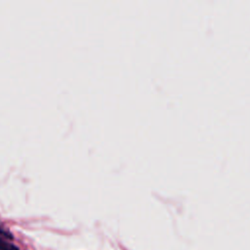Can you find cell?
Instances as JSON below:
<instances>
[{"label": "cell", "mask_w": 250, "mask_h": 250, "mask_svg": "<svg viewBox=\"0 0 250 250\" xmlns=\"http://www.w3.org/2000/svg\"><path fill=\"white\" fill-rule=\"evenodd\" d=\"M0 250H20L18 246L9 241V239L0 235Z\"/></svg>", "instance_id": "1"}]
</instances>
